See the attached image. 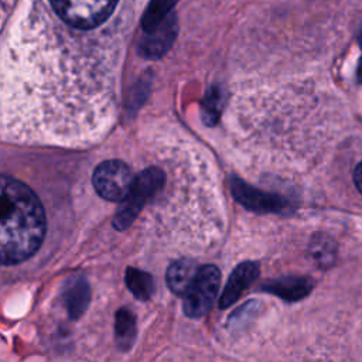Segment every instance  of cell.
Wrapping results in <instances>:
<instances>
[{
    "label": "cell",
    "instance_id": "6da1fadb",
    "mask_svg": "<svg viewBox=\"0 0 362 362\" xmlns=\"http://www.w3.org/2000/svg\"><path fill=\"white\" fill-rule=\"evenodd\" d=\"M45 235V214L37 195L21 181L0 175V263L33 256Z\"/></svg>",
    "mask_w": 362,
    "mask_h": 362
},
{
    "label": "cell",
    "instance_id": "7a4b0ae2",
    "mask_svg": "<svg viewBox=\"0 0 362 362\" xmlns=\"http://www.w3.org/2000/svg\"><path fill=\"white\" fill-rule=\"evenodd\" d=\"M51 11L47 16H54L57 23H52L41 30L45 31L42 40L48 51L57 52L58 62L68 51H79V41L88 44L92 40V33H96L115 16L122 0H47ZM54 59L52 62H55Z\"/></svg>",
    "mask_w": 362,
    "mask_h": 362
},
{
    "label": "cell",
    "instance_id": "3957f363",
    "mask_svg": "<svg viewBox=\"0 0 362 362\" xmlns=\"http://www.w3.org/2000/svg\"><path fill=\"white\" fill-rule=\"evenodd\" d=\"M164 181L165 175L160 168L151 167L141 171L134 178L127 197L117 208L113 218V226L117 230L127 229L133 223L144 204L164 187Z\"/></svg>",
    "mask_w": 362,
    "mask_h": 362
},
{
    "label": "cell",
    "instance_id": "277c9868",
    "mask_svg": "<svg viewBox=\"0 0 362 362\" xmlns=\"http://www.w3.org/2000/svg\"><path fill=\"white\" fill-rule=\"evenodd\" d=\"M133 181L134 177L130 167L120 160H106L100 163L92 175L96 192L102 198L113 202H122L127 197Z\"/></svg>",
    "mask_w": 362,
    "mask_h": 362
},
{
    "label": "cell",
    "instance_id": "5b68a950",
    "mask_svg": "<svg viewBox=\"0 0 362 362\" xmlns=\"http://www.w3.org/2000/svg\"><path fill=\"white\" fill-rule=\"evenodd\" d=\"M219 284V269L214 264L201 266L192 287L184 296V313L191 318H199L205 315L211 310L218 296Z\"/></svg>",
    "mask_w": 362,
    "mask_h": 362
},
{
    "label": "cell",
    "instance_id": "8992f818",
    "mask_svg": "<svg viewBox=\"0 0 362 362\" xmlns=\"http://www.w3.org/2000/svg\"><path fill=\"white\" fill-rule=\"evenodd\" d=\"M230 189L233 197L247 209L256 212H280L283 208H287L288 201L276 194H267L259 191L243 181L233 178L230 182Z\"/></svg>",
    "mask_w": 362,
    "mask_h": 362
},
{
    "label": "cell",
    "instance_id": "52a82bcc",
    "mask_svg": "<svg viewBox=\"0 0 362 362\" xmlns=\"http://www.w3.org/2000/svg\"><path fill=\"white\" fill-rule=\"evenodd\" d=\"M177 35V21L174 16H167L158 25L146 31L139 44V52L144 58H160L173 44Z\"/></svg>",
    "mask_w": 362,
    "mask_h": 362
},
{
    "label": "cell",
    "instance_id": "ba28073f",
    "mask_svg": "<svg viewBox=\"0 0 362 362\" xmlns=\"http://www.w3.org/2000/svg\"><path fill=\"white\" fill-rule=\"evenodd\" d=\"M259 266L255 262H243L240 263L230 274L222 296L219 298V307L226 308L232 305L240 294L257 279Z\"/></svg>",
    "mask_w": 362,
    "mask_h": 362
},
{
    "label": "cell",
    "instance_id": "9c48e42d",
    "mask_svg": "<svg viewBox=\"0 0 362 362\" xmlns=\"http://www.w3.org/2000/svg\"><path fill=\"white\" fill-rule=\"evenodd\" d=\"M62 298L66 305L68 314L72 320L82 315L89 304V284L85 277L74 276L69 279L62 290Z\"/></svg>",
    "mask_w": 362,
    "mask_h": 362
},
{
    "label": "cell",
    "instance_id": "30bf717a",
    "mask_svg": "<svg viewBox=\"0 0 362 362\" xmlns=\"http://www.w3.org/2000/svg\"><path fill=\"white\" fill-rule=\"evenodd\" d=\"M198 264L194 260L182 259L174 262L165 274L167 284L170 290L177 296H185L189 288L192 287L197 274H198Z\"/></svg>",
    "mask_w": 362,
    "mask_h": 362
},
{
    "label": "cell",
    "instance_id": "8fae6325",
    "mask_svg": "<svg viewBox=\"0 0 362 362\" xmlns=\"http://www.w3.org/2000/svg\"><path fill=\"white\" fill-rule=\"evenodd\" d=\"M313 284L308 279L304 277H284L274 281H270L263 288L272 294H276L284 300H300L307 296L311 290Z\"/></svg>",
    "mask_w": 362,
    "mask_h": 362
},
{
    "label": "cell",
    "instance_id": "7c38bea8",
    "mask_svg": "<svg viewBox=\"0 0 362 362\" xmlns=\"http://www.w3.org/2000/svg\"><path fill=\"white\" fill-rule=\"evenodd\" d=\"M126 284L129 290L134 294V297L139 300L150 298L154 290L153 277L148 273L133 267H129L126 272Z\"/></svg>",
    "mask_w": 362,
    "mask_h": 362
},
{
    "label": "cell",
    "instance_id": "4fadbf2b",
    "mask_svg": "<svg viewBox=\"0 0 362 362\" xmlns=\"http://www.w3.org/2000/svg\"><path fill=\"white\" fill-rule=\"evenodd\" d=\"M136 337V321L130 311L119 310L116 314V339L120 349H129Z\"/></svg>",
    "mask_w": 362,
    "mask_h": 362
},
{
    "label": "cell",
    "instance_id": "5bb4252c",
    "mask_svg": "<svg viewBox=\"0 0 362 362\" xmlns=\"http://www.w3.org/2000/svg\"><path fill=\"white\" fill-rule=\"evenodd\" d=\"M175 3L177 0H151L141 20V25L144 31L158 25L170 14Z\"/></svg>",
    "mask_w": 362,
    "mask_h": 362
},
{
    "label": "cell",
    "instance_id": "9a60e30c",
    "mask_svg": "<svg viewBox=\"0 0 362 362\" xmlns=\"http://www.w3.org/2000/svg\"><path fill=\"white\" fill-rule=\"evenodd\" d=\"M216 102H219V95L216 90H211L204 102V107H202V112H204V119L206 123H214L216 120V116H218V106H216Z\"/></svg>",
    "mask_w": 362,
    "mask_h": 362
},
{
    "label": "cell",
    "instance_id": "2e32d148",
    "mask_svg": "<svg viewBox=\"0 0 362 362\" xmlns=\"http://www.w3.org/2000/svg\"><path fill=\"white\" fill-rule=\"evenodd\" d=\"M354 181H355L358 191L362 194V161L356 165V168L354 171Z\"/></svg>",
    "mask_w": 362,
    "mask_h": 362
},
{
    "label": "cell",
    "instance_id": "e0dca14e",
    "mask_svg": "<svg viewBox=\"0 0 362 362\" xmlns=\"http://www.w3.org/2000/svg\"><path fill=\"white\" fill-rule=\"evenodd\" d=\"M359 45H361V48H362V31H361V34H359Z\"/></svg>",
    "mask_w": 362,
    "mask_h": 362
}]
</instances>
